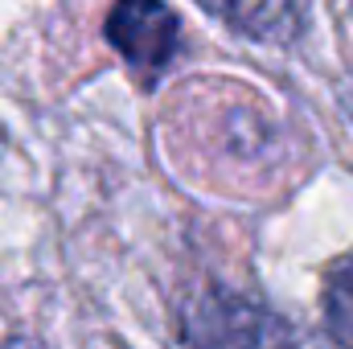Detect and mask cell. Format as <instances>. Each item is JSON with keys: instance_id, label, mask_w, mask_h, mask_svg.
Listing matches in <instances>:
<instances>
[{"instance_id": "obj_1", "label": "cell", "mask_w": 353, "mask_h": 349, "mask_svg": "<svg viewBox=\"0 0 353 349\" xmlns=\"http://www.w3.org/2000/svg\"><path fill=\"white\" fill-rule=\"evenodd\" d=\"M103 33L140 83H157L176 58L181 17L165 0H115Z\"/></svg>"}, {"instance_id": "obj_2", "label": "cell", "mask_w": 353, "mask_h": 349, "mask_svg": "<svg viewBox=\"0 0 353 349\" xmlns=\"http://www.w3.org/2000/svg\"><path fill=\"white\" fill-rule=\"evenodd\" d=\"M189 341H296V333L263 308L234 296H205V304L189 317Z\"/></svg>"}, {"instance_id": "obj_3", "label": "cell", "mask_w": 353, "mask_h": 349, "mask_svg": "<svg viewBox=\"0 0 353 349\" xmlns=\"http://www.w3.org/2000/svg\"><path fill=\"white\" fill-rule=\"evenodd\" d=\"M214 12L226 29L263 41V46H292L304 29V0H197Z\"/></svg>"}, {"instance_id": "obj_4", "label": "cell", "mask_w": 353, "mask_h": 349, "mask_svg": "<svg viewBox=\"0 0 353 349\" xmlns=\"http://www.w3.org/2000/svg\"><path fill=\"white\" fill-rule=\"evenodd\" d=\"M325 329L333 341L353 346V259H341L325 279Z\"/></svg>"}]
</instances>
